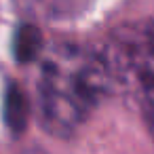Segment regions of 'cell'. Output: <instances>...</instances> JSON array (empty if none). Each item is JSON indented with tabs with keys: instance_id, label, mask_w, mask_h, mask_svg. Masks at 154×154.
I'll return each instance as SVG.
<instances>
[{
	"instance_id": "cell-1",
	"label": "cell",
	"mask_w": 154,
	"mask_h": 154,
	"mask_svg": "<svg viewBox=\"0 0 154 154\" xmlns=\"http://www.w3.org/2000/svg\"><path fill=\"white\" fill-rule=\"evenodd\" d=\"M112 87L99 51L55 45L40 68L38 101L42 125L55 135L74 133Z\"/></svg>"
},
{
	"instance_id": "cell-2",
	"label": "cell",
	"mask_w": 154,
	"mask_h": 154,
	"mask_svg": "<svg viewBox=\"0 0 154 154\" xmlns=\"http://www.w3.org/2000/svg\"><path fill=\"white\" fill-rule=\"evenodd\" d=\"M114 87L137 91L154 76V23H129L114 30L99 51Z\"/></svg>"
},
{
	"instance_id": "cell-3",
	"label": "cell",
	"mask_w": 154,
	"mask_h": 154,
	"mask_svg": "<svg viewBox=\"0 0 154 154\" xmlns=\"http://www.w3.org/2000/svg\"><path fill=\"white\" fill-rule=\"evenodd\" d=\"M42 34L36 26L32 23H23L17 28L15 32V38H13V55L19 63H28V61H34L40 51H42Z\"/></svg>"
},
{
	"instance_id": "cell-4",
	"label": "cell",
	"mask_w": 154,
	"mask_h": 154,
	"mask_svg": "<svg viewBox=\"0 0 154 154\" xmlns=\"http://www.w3.org/2000/svg\"><path fill=\"white\" fill-rule=\"evenodd\" d=\"M28 116H30V106H28L26 93L17 85H9L7 95H5V122H7V127L15 133H21L28 125Z\"/></svg>"
},
{
	"instance_id": "cell-5",
	"label": "cell",
	"mask_w": 154,
	"mask_h": 154,
	"mask_svg": "<svg viewBox=\"0 0 154 154\" xmlns=\"http://www.w3.org/2000/svg\"><path fill=\"white\" fill-rule=\"evenodd\" d=\"M137 99H139V106H141V114L146 118V125L154 137V76L148 78L137 91H135Z\"/></svg>"
}]
</instances>
